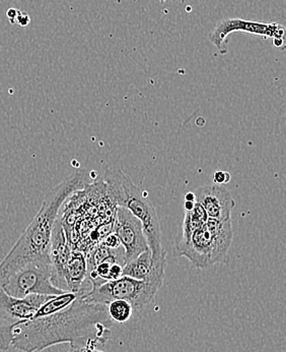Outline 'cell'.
<instances>
[{
    "label": "cell",
    "mask_w": 286,
    "mask_h": 352,
    "mask_svg": "<svg viewBox=\"0 0 286 352\" xmlns=\"http://www.w3.org/2000/svg\"><path fill=\"white\" fill-rule=\"evenodd\" d=\"M111 322L106 305L86 302L78 294L61 311L14 326L12 346L22 352H40L63 343L71 346L95 340L105 345L111 336Z\"/></svg>",
    "instance_id": "obj_1"
},
{
    "label": "cell",
    "mask_w": 286,
    "mask_h": 352,
    "mask_svg": "<svg viewBox=\"0 0 286 352\" xmlns=\"http://www.w3.org/2000/svg\"><path fill=\"white\" fill-rule=\"evenodd\" d=\"M86 184V171L78 170L48 192L33 221L0 263V286L29 263L50 262L51 239L60 208L71 195L84 188Z\"/></svg>",
    "instance_id": "obj_2"
},
{
    "label": "cell",
    "mask_w": 286,
    "mask_h": 352,
    "mask_svg": "<svg viewBox=\"0 0 286 352\" xmlns=\"http://www.w3.org/2000/svg\"><path fill=\"white\" fill-rule=\"evenodd\" d=\"M110 196L118 207L126 208L141 221L144 236L152 252L154 262H167V251L162 245V229L156 208L147 200L146 192L133 184L128 175L121 170L105 173Z\"/></svg>",
    "instance_id": "obj_3"
},
{
    "label": "cell",
    "mask_w": 286,
    "mask_h": 352,
    "mask_svg": "<svg viewBox=\"0 0 286 352\" xmlns=\"http://www.w3.org/2000/svg\"><path fill=\"white\" fill-rule=\"evenodd\" d=\"M233 241L232 220L211 219L183 243H176L178 256H185L196 268L207 269L226 258Z\"/></svg>",
    "instance_id": "obj_4"
},
{
    "label": "cell",
    "mask_w": 286,
    "mask_h": 352,
    "mask_svg": "<svg viewBox=\"0 0 286 352\" xmlns=\"http://www.w3.org/2000/svg\"><path fill=\"white\" fill-rule=\"evenodd\" d=\"M160 288L147 282L123 275L112 281L93 285L92 289L82 296L86 302L107 305L115 300H126L133 309H143L156 298Z\"/></svg>",
    "instance_id": "obj_5"
},
{
    "label": "cell",
    "mask_w": 286,
    "mask_h": 352,
    "mask_svg": "<svg viewBox=\"0 0 286 352\" xmlns=\"http://www.w3.org/2000/svg\"><path fill=\"white\" fill-rule=\"evenodd\" d=\"M0 287L16 298H24L29 294L57 296L65 292L51 282V263L41 261L25 265L8 277Z\"/></svg>",
    "instance_id": "obj_6"
},
{
    "label": "cell",
    "mask_w": 286,
    "mask_h": 352,
    "mask_svg": "<svg viewBox=\"0 0 286 352\" xmlns=\"http://www.w3.org/2000/svg\"><path fill=\"white\" fill-rule=\"evenodd\" d=\"M237 32L251 34L259 36L264 39H283L285 34V28L276 23H260L253 21L241 20L238 18H228L220 21L215 30L209 34V39L218 48L222 50L224 42L228 40V36Z\"/></svg>",
    "instance_id": "obj_7"
},
{
    "label": "cell",
    "mask_w": 286,
    "mask_h": 352,
    "mask_svg": "<svg viewBox=\"0 0 286 352\" xmlns=\"http://www.w3.org/2000/svg\"><path fill=\"white\" fill-rule=\"evenodd\" d=\"M113 229L124 249L126 263L134 260L150 249L141 221L126 208L117 207L116 209Z\"/></svg>",
    "instance_id": "obj_8"
},
{
    "label": "cell",
    "mask_w": 286,
    "mask_h": 352,
    "mask_svg": "<svg viewBox=\"0 0 286 352\" xmlns=\"http://www.w3.org/2000/svg\"><path fill=\"white\" fill-rule=\"evenodd\" d=\"M52 296L45 294H29L24 298H16L6 294L0 287V322L1 325L12 327L29 321L35 315L37 309L44 305Z\"/></svg>",
    "instance_id": "obj_9"
},
{
    "label": "cell",
    "mask_w": 286,
    "mask_h": 352,
    "mask_svg": "<svg viewBox=\"0 0 286 352\" xmlns=\"http://www.w3.org/2000/svg\"><path fill=\"white\" fill-rule=\"evenodd\" d=\"M72 252L71 241L65 232L62 220L57 219L51 239L49 258L51 263V282L55 287L67 292L64 272Z\"/></svg>",
    "instance_id": "obj_10"
},
{
    "label": "cell",
    "mask_w": 286,
    "mask_h": 352,
    "mask_svg": "<svg viewBox=\"0 0 286 352\" xmlns=\"http://www.w3.org/2000/svg\"><path fill=\"white\" fill-rule=\"evenodd\" d=\"M195 200L204 209L208 218L219 221L230 219L233 209L236 206L230 192L217 184L197 188Z\"/></svg>",
    "instance_id": "obj_11"
},
{
    "label": "cell",
    "mask_w": 286,
    "mask_h": 352,
    "mask_svg": "<svg viewBox=\"0 0 286 352\" xmlns=\"http://www.w3.org/2000/svg\"><path fill=\"white\" fill-rule=\"evenodd\" d=\"M166 267L167 262H154L152 252L148 249L134 260L125 264L123 275L147 282L160 289L165 281Z\"/></svg>",
    "instance_id": "obj_12"
},
{
    "label": "cell",
    "mask_w": 286,
    "mask_h": 352,
    "mask_svg": "<svg viewBox=\"0 0 286 352\" xmlns=\"http://www.w3.org/2000/svg\"><path fill=\"white\" fill-rule=\"evenodd\" d=\"M207 220H208V216H207L206 212L196 201L192 210L186 211L181 231H180L179 237L176 243L185 241L194 231L204 226Z\"/></svg>",
    "instance_id": "obj_13"
},
{
    "label": "cell",
    "mask_w": 286,
    "mask_h": 352,
    "mask_svg": "<svg viewBox=\"0 0 286 352\" xmlns=\"http://www.w3.org/2000/svg\"><path fill=\"white\" fill-rule=\"evenodd\" d=\"M106 307H107V313L110 320L112 322H115V323H126L132 317V305L126 300H112V302L106 305Z\"/></svg>",
    "instance_id": "obj_14"
},
{
    "label": "cell",
    "mask_w": 286,
    "mask_h": 352,
    "mask_svg": "<svg viewBox=\"0 0 286 352\" xmlns=\"http://www.w3.org/2000/svg\"><path fill=\"white\" fill-rule=\"evenodd\" d=\"M101 346L97 341L90 340L82 344L71 345L72 352H105L99 349Z\"/></svg>",
    "instance_id": "obj_15"
},
{
    "label": "cell",
    "mask_w": 286,
    "mask_h": 352,
    "mask_svg": "<svg viewBox=\"0 0 286 352\" xmlns=\"http://www.w3.org/2000/svg\"><path fill=\"white\" fill-rule=\"evenodd\" d=\"M102 245L110 250H116L121 247L119 237L114 232L110 233L106 236V239L102 241Z\"/></svg>",
    "instance_id": "obj_16"
},
{
    "label": "cell",
    "mask_w": 286,
    "mask_h": 352,
    "mask_svg": "<svg viewBox=\"0 0 286 352\" xmlns=\"http://www.w3.org/2000/svg\"><path fill=\"white\" fill-rule=\"evenodd\" d=\"M230 175L226 171H216L215 175H213V182L217 186H220V184H226L230 182Z\"/></svg>",
    "instance_id": "obj_17"
},
{
    "label": "cell",
    "mask_w": 286,
    "mask_h": 352,
    "mask_svg": "<svg viewBox=\"0 0 286 352\" xmlns=\"http://www.w3.org/2000/svg\"><path fill=\"white\" fill-rule=\"evenodd\" d=\"M31 23V18H29V14L25 12H21L19 10L18 16H16V24L20 25L21 27H27Z\"/></svg>",
    "instance_id": "obj_18"
},
{
    "label": "cell",
    "mask_w": 286,
    "mask_h": 352,
    "mask_svg": "<svg viewBox=\"0 0 286 352\" xmlns=\"http://www.w3.org/2000/svg\"><path fill=\"white\" fill-rule=\"evenodd\" d=\"M19 10L16 8H10V10H6V18L10 20V24H16V16H18Z\"/></svg>",
    "instance_id": "obj_19"
},
{
    "label": "cell",
    "mask_w": 286,
    "mask_h": 352,
    "mask_svg": "<svg viewBox=\"0 0 286 352\" xmlns=\"http://www.w3.org/2000/svg\"><path fill=\"white\" fill-rule=\"evenodd\" d=\"M195 203H196V201H185L186 211H189V210H192L193 208H194Z\"/></svg>",
    "instance_id": "obj_20"
},
{
    "label": "cell",
    "mask_w": 286,
    "mask_h": 352,
    "mask_svg": "<svg viewBox=\"0 0 286 352\" xmlns=\"http://www.w3.org/2000/svg\"><path fill=\"white\" fill-rule=\"evenodd\" d=\"M283 44H285V40L283 39H273V45L275 47H283Z\"/></svg>",
    "instance_id": "obj_21"
},
{
    "label": "cell",
    "mask_w": 286,
    "mask_h": 352,
    "mask_svg": "<svg viewBox=\"0 0 286 352\" xmlns=\"http://www.w3.org/2000/svg\"><path fill=\"white\" fill-rule=\"evenodd\" d=\"M185 201H196L195 200V194L194 192H187L185 196Z\"/></svg>",
    "instance_id": "obj_22"
},
{
    "label": "cell",
    "mask_w": 286,
    "mask_h": 352,
    "mask_svg": "<svg viewBox=\"0 0 286 352\" xmlns=\"http://www.w3.org/2000/svg\"><path fill=\"white\" fill-rule=\"evenodd\" d=\"M166 1L167 0H160V3H165Z\"/></svg>",
    "instance_id": "obj_23"
},
{
    "label": "cell",
    "mask_w": 286,
    "mask_h": 352,
    "mask_svg": "<svg viewBox=\"0 0 286 352\" xmlns=\"http://www.w3.org/2000/svg\"><path fill=\"white\" fill-rule=\"evenodd\" d=\"M183 1H186V0H183Z\"/></svg>",
    "instance_id": "obj_24"
}]
</instances>
